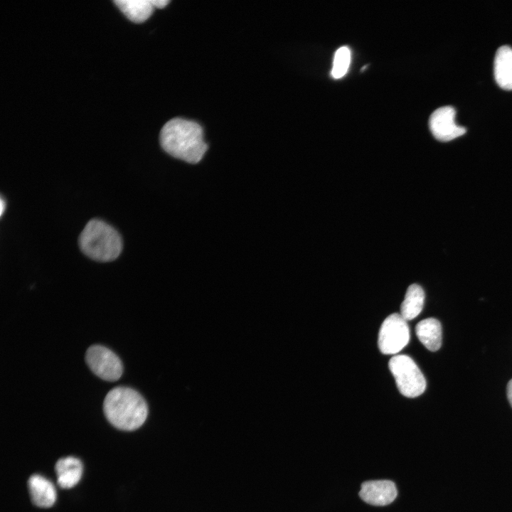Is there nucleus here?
<instances>
[{"label":"nucleus","mask_w":512,"mask_h":512,"mask_svg":"<svg viewBox=\"0 0 512 512\" xmlns=\"http://www.w3.org/2000/svg\"><path fill=\"white\" fill-rule=\"evenodd\" d=\"M455 110L444 106L434 110L430 115L429 127L433 136L442 142H448L466 132V129L455 122Z\"/></svg>","instance_id":"8"},{"label":"nucleus","mask_w":512,"mask_h":512,"mask_svg":"<svg viewBox=\"0 0 512 512\" xmlns=\"http://www.w3.org/2000/svg\"><path fill=\"white\" fill-rule=\"evenodd\" d=\"M5 206H5V202H4V198H1V215L3 214V212H4V210Z\"/></svg>","instance_id":"18"},{"label":"nucleus","mask_w":512,"mask_h":512,"mask_svg":"<svg viewBox=\"0 0 512 512\" xmlns=\"http://www.w3.org/2000/svg\"><path fill=\"white\" fill-rule=\"evenodd\" d=\"M159 141L169 154L191 164L199 162L208 149L201 126L183 118L168 121L161 129Z\"/></svg>","instance_id":"1"},{"label":"nucleus","mask_w":512,"mask_h":512,"mask_svg":"<svg viewBox=\"0 0 512 512\" xmlns=\"http://www.w3.org/2000/svg\"><path fill=\"white\" fill-rule=\"evenodd\" d=\"M31 501L40 508H49L56 500V491L53 484L46 478L33 474L28 481Z\"/></svg>","instance_id":"9"},{"label":"nucleus","mask_w":512,"mask_h":512,"mask_svg":"<svg viewBox=\"0 0 512 512\" xmlns=\"http://www.w3.org/2000/svg\"><path fill=\"white\" fill-rule=\"evenodd\" d=\"M351 61V50L347 46L339 48L335 53L331 75L335 79L343 77L347 73Z\"/></svg>","instance_id":"15"},{"label":"nucleus","mask_w":512,"mask_h":512,"mask_svg":"<svg viewBox=\"0 0 512 512\" xmlns=\"http://www.w3.org/2000/svg\"><path fill=\"white\" fill-rule=\"evenodd\" d=\"M154 8L162 9L165 7L169 2V0H151Z\"/></svg>","instance_id":"16"},{"label":"nucleus","mask_w":512,"mask_h":512,"mask_svg":"<svg viewBox=\"0 0 512 512\" xmlns=\"http://www.w3.org/2000/svg\"><path fill=\"white\" fill-rule=\"evenodd\" d=\"M79 245L85 255L100 262L115 260L122 250L118 232L99 219H92L87 223L80 235Z\"/></svg>","instance_id":"3"},{"label":"nucleus","mask_w":512,"mask_h":512,"mask_svg":"<svg viewBox=\"0 0 512 512\" xmlns=\"http://www.w3.org/2000/svg\"><path fill=\"white\" fill-rule=\"evenodd\" d=\"M85 361L91 370L105 380L116 381L122 375L123 366L119 358L104 346H90L86 351Z\"/></svg>","instance_id":"6"},{"label":"nucleus","mask_w":512,"mask_h":512,"mask_svg":"<svg viewBox=\"0 0 512 512\" xmlns=\"http://www.w3.org/2000/svg\"><path fill=\"white\" fill-rule=\"evenodd\" d=\"M410 341V329L400 314H393L383 322L378 334V347L383 354H395Z\"/></svg>","instance_id":"5"},{"label":"nucleus","mask_w":512,"mask_h":512,"mask_svg":"<svg viewBox=\"0 0 512 512\" xmlns=\"http://www.w3.org/2000/svg\"><path fill=\"white\" fill-rule=\"evenodd\" d=\"M494 76L501 88L512 90V48L508 46H503L496 51Z\"/></svg>","instance_id":"11"},{"label":"nucleus","mask_w":512,"mask_h":512,"mask_svg":"<svg viewBox=\"0 0 512 512\" xmlns=\"http://www.w3.org/2000/svg\"><path fill=\"white\" fill-rule=\"evenodd\" d=\"M415 332L420 341L430 351H436L442 345V326L434 318H427L417 323Z\"/></svg>","instance_id":"12"},{"label":"nucleus","mask_w":512,"mask_h":512,"mask_svg":"<svg viewBox=\"0 0 512 512\" xmlns=\"http://www.w3.org/2000/svg\"><path fill=\"white\" fill-rule=\"evenodd\" d=\"M425 292L417 284L408 287L405 299L400 306V314L406 320L415 318L422 310Z\"/></svg>","instance_id":"14"},{"label":"nucleus","mask_w":512,"mask_h":512,"mask_svg":"<svg viewBox=\"0 0 512 512\" xmlns=\"http://www.w3.org/2000/svg\"><path fill=\"white\" fill-rule=\"evenodd\" d=\"M123 14L134 23H142L150 17L154 6L151 0H114Z\"/></svg>","instance_id":"13"},{"label":"nucleus","mask_w":512,"mask_h":512,"mask_svg":"<svg viewBox=\"0 0 512 512\" xmlns=\"http://www.w3.org/2000/svg\"><path fill=\"white\" fill-rule=\"evenodd\" d=\"M55 469L58 486L62 489H70L80 481L82 464L76 457H66L57 461Z\"/></svg>","instance_id":"10"},{"label":"nucleus","mask_w":512,"mask_h":512,"mask_svg":"<svg viewBox=\"0 0 512 512\" xmlns=\"http://www.w3.org/2000/svg\"><path fill=\"white\" fill-rule=\"evenodd\" d=\"M107 420L116 428L132 431L145 422L148 407L142 396L127 387H116L108 392L103 402Z\"/></svg>","instance_id":"2"},{"label":"nucleus","mask_w":512,"mask_h":512,"mask_svg":"<svg viewBox=\"0 0 512 512\" xmlns=\"http://www.w3.org/2000/svg\"><path fill=\"white\" fill-rule=\"evenodd\" d=\"M398 490L390 479H373L363 482L358 496L366 504L373 507H385L397 498Z\"/></svg>","instance_id":"7"},{"label":"nucleus","mask_w":512,"mask_h":512,"mask_svg":"<svg viewBox=\"0 0 512 512\" xmlns=\"http://www.w3.org/2000/svg\"><path fill=\"white\" fill-rule=\"evenodd\" d=\"M507 396L512 407V379L508 382L507 385Z\"/></svg>","instance_id":"17"},{"label":"nucleus","mask_w":512,"mask_h":512,"mask_svg":"<svg viewBox=\"0 0 512 512\" xmlns=\"http://www.w3.org/2000/svg\"><path fill=\"white\" fill-rule=\"evenodd\" d=\"M388 367L402 395L407 398H415L424 393L426 380L410 356H395L389 361Z\"/></svg>","instance_id":"4"}]
</instances>
